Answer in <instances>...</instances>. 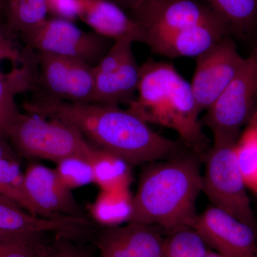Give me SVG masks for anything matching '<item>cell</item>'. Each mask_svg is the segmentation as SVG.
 Returning a JSON list of instances; mask_svg holds the SVG:
<instances>
[{"label":"cell","instance_id":"14","mask_svg":"<svg viewBox=\"0 0 257 257\" xmlns=\"http://www.w3.org/2000/svg\"><path fill=\"white\" fill-rule=\"evenodd\" d=\"M155 225L106 226L98 236L100 257H162L165 238Z\"/></svg>","mask_w":257,"mask_h":257},{"label":"cell","instance_id":"2","mask_svg":"<svg viewBox=\"0 0 257 257\" xmlns=\"http://www.w3.org/2000/svg\"><path fill=\"white\" fill-rule=\"evenodd\" d=\"M199 159L189 152L152 162L140 177L128 222L155 225L167 234L192 227L202 192Z\"/></svg>","mask_w":257,"mask_h":257},{"label":"cell","instance_id":"4","mask_svg":"<svg viewBox=\"0 0 257 257\" xmlns=\"http://www.w3.org/2000/svg\"><path fill=\"white\" fill-rule=\"evenodd\" d=\"M5 135L20 156L56 164L70 157H81L92 163L99 151L68 123L19 109L7 124Z\"/></svg>","mask_w":257,"mask_h":257},{"label":"cell","instance_id":"16","mask_svg":"<svg viewBox=\"0 0 257 257\" xmlns=\"http://www.w3.org/2000/svg\"><path fill=\"white\" fill-rule=\"evenodd\" d=\"M79 18L101 36L112 41L145 43V32L131 16L107 0H80Z\"/></svg>","mask_w":257,"mask_h":257},{"label":"cell","instance_id":"17","mask_svg":"<svg viewBox=\"0 0 257 257\" xmlns=\"http://www.w3.org/2000/svg\"><path fill=\"white\" fill-rule=\"evenodd\" d=\"M222 20L229 36L239 40L257 36V0H204Z\"/></svg>","mask_w":257,"mask_h":257},{"label":"cell","instance_id":"3","mask_svg":"<svg viewBox=\"0 0 257 257\" xmlns=\"http://www.w3.org/2000/svg\"><path fill=\"white\" fill-rule=\"evenodd\" d=\"M128 109L148 124L175 131L184 146L199 158L209 150L192 86L173 64L149 60L140 66L138 93Z\"/></svg>","mask_w":257,"mask_h":257},{"label":"cell","instance_id":"7","mask_svg":"<svg viewBox=\"0 0 257 257\" xmlns=\"http://www.w3.org/2000/svg\"><path fill=\"white\" fill-rule=\"evenodd\" d=\"M19 37L25 47L36 52L77 59L93 67L100 62L114 42L60 18L47 19Z\"/></svg>","mask_w":257,"mask_h":257},{"label":"cell","instance_id":"32","mask_svg":"<svg viewBox=\"0 0 257 257\" xmlns=\"http://www.w3.org/2000/svg\"><path fill=\"white\" fill-rule=\"evenodd\" d=\"M120 4L124 5L128 9L133 10L135 8H138L140 5H143L144 3L150 1V0H118Z\"/></svg>","mask_w":257,"mask_h":257},{"label":"cell","instance_id":"12","mask_svg":"<svg viewBox=\"0 0 257 257\" xmlns=\"http://www.w3.org/2000/svg\"><path fill=\"white\" fill-rule=\"evenodd\" d=\"M131 17L143 30H182L209 25L228 31L212 10L197 0H150L132 10Z\"/></svg>","mask_w":257,"mask_h":257},{"label":"cell","instance_id":"9","mask_svg":"<svg viewBox=\"0 0 257 257\" xmlns=\"http://www.w3.org/2000/svg\"><path fill=\"white\" fill-rule=\"evenodd\" d=\"M133 42L119 40L113 42L107 53L94 67L93 103L126 104L138 93L140 66L133 52Z\"/></svg>","mask_w":257,"mask_h":257},{"label":"cell","instance_id":"11","mask_svg":"<svg viewBox=\"0 0 257 257\" xmlns=\"http://www.w3.org/2000/svg\"><path fill=\"white\" fill-rule=\"evenodd\" d=\"M192 227L209 248L227 257H257V229L219 208L197 214Z\"/></svg>","mask_w":257,"mask_h":257},{"label":"cell","instance_id":"25","mask_svg":"<svg viewBox=\"0 0 257 257\" xmlns=\"http://www.w3.org/2000/svg\"><path fill=\"white\" fill-rule=\"evenodd\" d=\"M18 35L13 33L6 23L0 22V77H9L21 68L33 50L19 44Z\"/></svg>","mask_w":257,"mask_h":257},{"label":"cell","instance_id":"35","mask_svg":"<svg viewBox=\"0 0 257 257\" xmlns=\"http://www.w3.org/2000/svg\"><path fill=\"white\" fill-rule=\"evenodd\" d=\"M44 257H45V256H44Z\"/></svg>","mask_w":257,"mask_h":257},{"label":"cell","instance_id":"28","mask_svg":"<svg viewBox=\"0 0 257 257\" xmlns=\"http://www.w3.org/2000/svg\"><path fill=\"white\" fill-rule=\"evenodd\" d=\"M48 14L55 18L74 21L79 18L80 0H47Z\"/></svg>","mask_w":257,"mask_h":257},{"label":"cell","instance_id":"6","mask_svg":"<svg viewBox=\"0 0 257 257\" xmlns=\"http://www.w3.org/2000/svg\"><path fill=\"white\" fill-rule=\"evenodd\" d=\"M256 111L257 45L203 121L212 133L214 143L236 142Z\"/></svg>","mask_w":257,"mask_h":257},{"label":"cell","instance_id":"21","mask_svg":"<svg viewBox=\"0 0 257 257\" xmlns=\"http://www.w3.org/2000/svg\"><path fill=\"white\" fill-rule=\"evenodd\" d=\"M92 164L94 183L101 190L130 189L131 165L122 158L99 149Z\"/></svg>","mask_w":257,"mask_h":257},{"label":"cell","instance_id":"5","mask_svg":"<svg viewBox=\"0 0 257 257\" xmlns=\"http://www.w3.org/2000/svg\"><path fill=\"white\" fill-rule=\"evenodd\" d=\"M236 143H214L206 152L202 190L214 207L257 229L256 218L236 158Z\"/></svg>","mask_w":257,"mask_h":257},{"label":"cell","instance_id":"26","mask_svg":"<svg viewBox=\"0 0 257 257\" xmlns=\"http://www.w3.org/2000/svg\"><path fill=\"white\" fill-rule=\"evenodd\" d=\"M55 169L62 182L70 189L94 183L92 162L81 157H70L57 164Z\"/></svg>","mask_w":257,"mask_h":257},{"label":"cell","instance_id":"23","mask_svg":"<svg viewBox=\"0 0 257 257\" xmlns=\"http://www.w3.org/2000/svg\"><path fill=\"white\" fill-rule=\"evenodd\" d=\"M0 195L16 202L32 214L43 216L29 197L25 188V173L18 160H0Z\"/></svg>","mask_w":257,"mask_h":257},{"label":"cell","instance_id":"18","mask_svg":"<svg viewBox=\"0 0 257 257\" xmlns=\"http://www.w3.org/2000/svg\"><path fill=\"white\" fill-rule=\"evenodd\" d=\"M133 209V196L130 189L101 190L91 206L92 217L105 226H119L128 223Z\"/></svg>","mask_w":257,"mask_h":257},{"label":"cell","instance_id":"22","mask_svg":"<svg viewBox=\"0 0 257 257\" xmlns=\"http://www.w3.org/2000/svg\"><path fill=\"white\" fill-rule=\"evenodd\" d=\"M235 152L246 187L257 195V111L240 134Z\"/></svg>","mask_w":257,"mask_h":257},{"label":"cell","instance_id":"8","mask_svg":"<svg viewBox=\"0 0 257 257\" xmlns=\"http://www.w3.org/2000/svg\"><path fill=\"white\" fill-rule=\"evenodd\" d=\"M37 95L77 104L93 103L94 67L70 57L37 52Z\"/></svg>","mask_w":257,"mask_h":257},{"label":"cell","instance_id":"19","mask_svg":"<svg viewBox=\"0 0 257 257\" xmlns=\"http://www.w3.org/2000/svg\"><path fill=\"white\" fill-rule=\"evenodd\" d=\"M38 75V61L34 54L21 69L9 77H0V128L8 113L16 104L15 97L22 93L33 91Z\"/></svg>","mask_w":257,"mask_h":257},{"label":"cell","instance_id":"29","mask_svg":"<svg viewBox=\"0 0 257 257\" xmlns=\"http://www.w3.org/2000/svg\"><path fill=\"white\" fill-rule=\"evenodd\" d=\"M67 240L60 238L55 248L47 250L45 257H91L89 252L76 247Z\"/></svg>","mask_w":257,"mask_h":257},{"label":"cell","instance_id":"10","mask_svg":"<svg viewBox=\"0 0 257 257\" xmlns=\"http://www.w3.org/2000/svg\"><path fill=\"white\" fill-rule=\"evenodd\" d=\"M191 86L199 111H207L242 67L234 39L226 36L197 57Z\"/></svg>","mask_w":257,"mask_h":257},{"label":"cell","instance_id":"27","mask_svg":"<svg viewBox=\"0 0 257 257\" xmlns=\"http://www.w3.org/2000/svg\"><path fill=\"white\" fill-rule=\"evenodd\" d=\"M47 248L40 242L0 244V257H44Z\"/></svg>","mask_w":257,"mask_h":257},{"label":"cell","instance_id":"13","mask_svg":"<svg viewBox=\"0 0 257 257\" xmlns=\"http://www.w3.org/2000/svg\"><path fill=\"white\" fill-rule=\"evenodd\" d=\"M25 185L29 197L45 217H87L57 171L32 164L25 172Z\"/></svg>","mask_w":257,"mask_h":257},{"label":"cell","instance_id":"31","mask_svg":"<svg viewBox=\"0 0 257 257\" xmlns=\"http://www.w3.org/2000/svg\"><path fill=\"white\" fill-rule=\"evenodd\" d=\"M32 241H25L13 235L6 234L0 231V244L6 243H29Z\"/></svg>","mask_w":257,"mask_h":257},{"label":"cell","instance_id":"1","mask_svg":"<svg viewBox=\"0 0 257 257\" xmlns=\"http://www.w3.org/2000/svg\"><path fill=\"white\" fill-rule=\"evenodd\" d=\"M24 110L60 120L77 128L97 148L121 157L130 165L170 160L184 153L183 144L162 136L148 123L118 105L77 104L35 94Z\"/></svg>","mask_w":257,"mask_h":257},{"label":"cell","instance_id":"34","mask_svg":"<svg viewBox=\"0 0 257 257\" xmlns=\"http://www.w3.org/2000/svg\"><path fill=\"white\" fill-rule=\"evenodd\" d=\"M5 0H0V13H3Z\"/></svg>","mask_w":257,"mask_h":257},{"label":"cell","instance_id":"15","mask_svg":"<svg viewBox=\"0 0 257 257\" xmlns=\"http://www.w3.org/2000/svg\"><path fill=\"white\" fill-rule=\"evenodd\" d=\"M144 32V44L155 53L169 58H196L223 37L229 36L226 29L209 25L182 30H147Z\"/></svg>","mask_w":257,"mask_h":257},{"label":"cell","instance_id":"20","mask_svg":"<svg viewBox=\"0 0 257 257\" xmlns=\"http://www.w3.org/2000/svg\"><path fill=\"white\" fill-rule=\"evenodd\" d=\"M3 13L8 28L20 36L47 20V0H5Z\"/></svg>","mask_w":257,"mask_h":257},{"label":"cell","instance_id":"30","mask_svg":"<svg viewBox=\"0 0 257 257\" xmlns=\"http://www.w3.org/2000/svg\"><path fill=\"white\" fill-rule=\"evenodd\" d=\"M2 159L18 160L19 155L8 138L0 132V160Z\"/></svg>","mask_w":257,"mask_h":257},{"label":"cell","instance_id":"24","mask_svg":"<svg viewBox=\"0 0 257 257\" xmlns=\"http://www.w3.org/2000/svg\"><path fill=\"white\" fill-rule=\"evenodd\" d=\"M209 248L196 230L184 228L167 234L162 257H207Z\"/></svg>","mask_w":257,"mask_h":257},{"label":"cell","instance_id":"33","mask_svg":"<svg viewBox=\"0 0 257 257\" xmlns=\"http://www.w3.org/2000/svg\"><path fill=\"white\" fill-rule=\"evenodd\" d=\"M207 257H227L224 256V255L221 254V253L217 252V251H214V250L209 248L208 251Z\"/></svg>","mask_w":257,"mask_h":257}]
</instances>
